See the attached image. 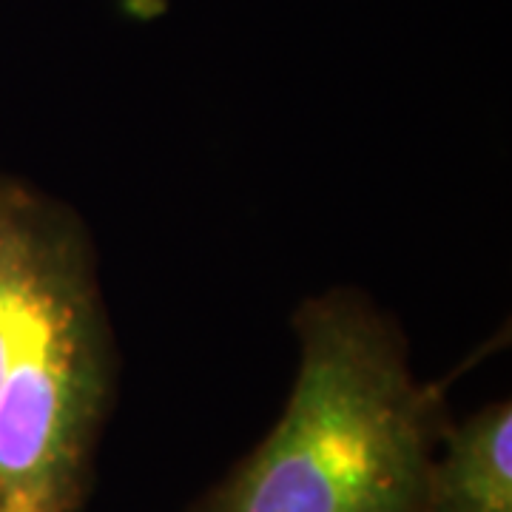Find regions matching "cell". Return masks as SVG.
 I'll return each instance as SVG.
<instances>
[{
  "label": "cell",
  "mask_w": 512,
  "mask_h": 512,
  "mask_svg": "<svg viewBox=\"0 0 512 512\" xmlns=\"http://www.w3.org/2000/svg\"><path fill=\"white\" fill-rule=\"evenodd\" d=\"M0 512H15L12 510V504H9V498L0 493Z\"/></svg>",
  "instance_id": "obj_5"
},
{
  "label": "cell",
  "mask_w": 512,
  "mask_h": 512,
  "mask_svg": "<svg viewBox=\"0 0 512 512\" xmlns=\"http://www.w3.org/2000/svg\"><path fill=\"white\" fill-rule=\"evenodd\" d=\"M302 365L271 436L197 512H427L441 399L399 333L350 293L296 316Z\"/></svg>",
  "instance_id": "obj_1"
},
{
  "label": "cell",
  "mask_w": 512,
  "mask_h": 512,
  "mask_svg": "<svg viewBox=\"0 0 512 512\" xmlns=\"http://www.w3.org/2000/svg\"><path fill=\"white\" fill-rule=\"evenodd\" d=\"M0 285V493L15 512H74L109 399V339L77 222L12 183H0Z\"/></svg>",
  "instance_id": "obj_2"
},
{
  "label": "cell",
  "mask_w": 512,
  "mask_h": 512,
  "mask_svg": "<svg viewBox=\"0 0 512 512\" xmlns=\"http://www.w3.org/2000/svg\"><path fill=\"white\" fill-rule=\"evenodd\" d=\"M430 461L427 512H512V404H487L447 427Z\"/></svg>",
  "instance_id": "obj_3"
},
{
  "label": "cell",
  "mask_w": 512,
  "mask_h": 512,
  "mask_svg": "<svg viewBox=\"0 0 512 512\" xmlns=\"http://www.w3.org/2000/svg\"><path fill=\"white\" fill-rule=\"evenodd\" d=\"M6 359V308H3V285H0V373Z\"/></svg>",
  "instance_id": "obj_4"
}]
</instances>
